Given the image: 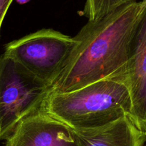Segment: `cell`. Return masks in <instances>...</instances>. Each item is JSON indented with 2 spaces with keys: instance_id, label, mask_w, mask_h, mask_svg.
<instances>
[{
  "instance_id": "obj_1",
  "label": "cell",
  "mask_w": 146,
  "mask_h": 146,
  "mask_svg": "<svg viewBox=\"0 0 146 146\" xmlns=\"http://www.w3.org/2000/svg\"><path fill=\"white\" fill-rule=\"evenodd\" d=\"M145 5L146 0H134L88 21L74 36L76 46L50 92H69L105 79L124 82L133 36Z\"/></svg>"
},
{
  "instance_id": "obj_2",
  "label": "cell",
  "mask_w": 146,
  "mask_h": 146,
  "mask_svg": "<svg viewBox=\"0 0 146 146\" xmlns=\"http://www.w3.org/2000/svg\"><path fill=\"white\" fill-rule=\"evenodd\" d=\"M129 90L122 81L105 79L65 93L48 94L41 108L44 113L74 131L105 126L131 117Z\"/></svg>"
},
{
  "instance_id": "obj_3",
  "label": "cell",
  "mask_w": 146,
  "mask_h": 146,
  "mask_svg": "<svg viewBox=\"0 0 146 146\" xmlns=\"http://www.w3.org/2000/svg\"><path fill=\"white\" fill-rule=\"evenodd\" d=\"M51 86L18 62L0 56V141L7 140L20 123L40 112Z\"/></svg>"
},
{
  "instance_id": "obj_4",
  "label": "cell",
  "mask_w": 146,
  "mask_h": 146,
  "mask_svg": "<svg viewBox=\"0 0 146 146\" xmlns=\"http://www.w3.org/2000/svg\"><path fill=\"white\" fill-rule=\"evenodd\" d=\"M77 41L52 29H43L6 44L4 53L51 87Z\"/></svg>"
},
{
  "instance_id": "obj_5",
  "label": "cell",
  "mask_w": 146,
  "mask_h": 146,
  "mask_svg": "<svg viewBox=\"0 0 146 146\" xmlns=\"http://www.w3.org/2000/svg\"><path fill=\"white\" fill-rule=\"evenodd\" d=\"M131 95V120L146 132V5L135 27L124 80Z\"/></svg>"
},
{
  "instance_id": "obj_6",
  "label": "cell",
  "mask_w": 146,
  "mask_h": 146,
  "mask_svg": "<svg viewBox=\"0 0 146 146\" xmlns=\"http://www.w3.org/2000/svg\"><path fill=\"white\" fill-rule=\"evenodd\" d=\"M6 146H79L75 133L60 121L38 112L19 124Z\"/></svg>"
},
{
  "instance_id": "obj_7",
  "label": "cell",
  "mask_w": 146,
  "mask_h": 146,
  "mask_svg": "<svg viewBox=\"0 0 146 146\" xmlns=\"http://www.w3.org/2000/svg\"><path fill=\"white\" fill-rule=\"evenodd\" d=\"M74 131L79 146H144L146 142L145 134L128 116L100 128Z\"/></svg>"
},
{
  "instance_id": "obj_8",
  "label": "cell",
  "mask_w": 146,
  "mask_h": 146,
  "mask_svg": "<svg viewBox=\"0 0 146 146\" xmlns=\"http://www.w3.org/2000/svg\"><path fill=\"white\" fill-rule=\"evenodd\" d=\"M134 0H86L82 14L88 21H96Z\"/></svg>"
},
{
  "instance_id": "obj_9",
  "label": "cell",
  "mask_w": 146,
  "mask_h": 146,
  "mask_svg": "<svg viewBox=\"0 0 146 146\" xmlns=\"http://www.w3.org/2000/svg\"><path fill=\"white\" fill-rule=\"evenodd\" d=\"M13 0H0V29L4 17L8 11L9 7L11 5Z\"/></svg>"
},
{
  "instance_id": "obj_10",
  "label": "cell",
  "mask_w": 146,
  "mask_h": 146,
  "mask_svg": "<svg viewBox=\"0 0 146 146\" xmlns=\"http://www.w3.org/2000/svg\"><path fill=\"white\" fill-rule=\"evenodd\" d=\"M29 0H17V1L19 4H25V3L28 2Z\"/></svg>"
},
{
  "instance_id": "obj_11",
  "label": "cell",
  "mask_w": 146,
  "mask_h": 146,
  "mask_svg": "<svg viewBox=\"0 0 146 146\" xmlns=\"http://www.w3.org/2000/svg\"><path fill=\"white\" fill-rule=\"evenodd\" d=\"M145 135H146V132H145Z\"/></svg>"
},
{
  "instance_id": "obj_12",
  "label": "cell",
  "mask_w": 146,
  "mask_h": 146,
  "mask_svg": "<svg viewBox=\"0 0 146 146\" xmlns=\"http://www.w3.org/2000/svg\"><path fill=\"white\" fill-rule=\"evenodd\" d=\"M144 146H146V145H144Z\"/></svg>"
}]
</instances>
